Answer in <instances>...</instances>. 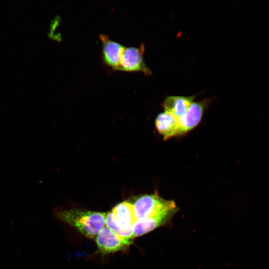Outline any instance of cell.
Instances as JSON below:
<instances>
[{
	"label": "cell",
	"instance_id": "2",
	"mask_svg": "<svg viewBox=\"0 0 269 269\" xmlns=\"http://www.w3.org/2000/svg\"><path fill=\"white\" fill-rule=\"evenodd\" d=\"M137 220L132 203L125 201L106 214L105 226L120 236L132 241L133 226Z\"/></svg>",
	"mask_w": 269,
	"mask_h": 269
},
{
	"label": "cell",
	"instance_id": "7",
	"mask_svg": "<svg viewBox=\"0 0 269 269\" xmlns=\"http://www.w3.org/2000/svg\"><path fill=\"white\" fill-rule=\"evenodd\" d=\"M99 37L102 43V59L104 63L114 70H118L123 51L125 46L105 34Z\"/></svg>",
	"mask_w": 269,
	"mask_h": 269
},
{
	"label": "cell",
	"instance_id": "6",
	"mask_svg": "<svg viewBox=\"0 0 269 269\" xmlns=\"http://www.w3.org/2000/svg\"><path fill=\"white\" fill-rule=\"evenodd\" d=\"M209 101L204 100L193 102L186 113L179 118L180 134L190 131L199 124Z\"/></svg>",
	"mask_w": 269,
	"mask_h": 269
},
{
	"label": "cell",
	"instance_id": "1",
	"mask_svg": "<svg viewBox=\"0 0 269 269\" xmlns=\"http://www.w3.org/2000/svg\"><path fill=\"white\" fill-rule=\"evenodd\" d=\"M106 213L99 212L69 210L60 212V220L76 228L88 238L96 237L105 226Z\"/></svg>",
	"mask_w": 269,
	"mask_h": 269
},
{
	"label": "cell",
	"instance_id": "9",
	"mask_svg": "<svg viewBox=\"0 0 269 269\" xmlns=\"http://www.w3.org/2000/svg\"><path fill=\"white\" fill-rule=\"evenodd\" d=\"M195 96L167 97L162 103L164 112L179 118L183 116L194 102Z\"/></svg>",
	"mask_w": 269,
	"mask_h": 269
},
{
	"label": "cell",
	"instance_id": "10",
	"mask_svg": "<svg viewBox=\"0 0 269 269\" xmlns=\"http://www.w3.org/2000/svg\"><path fill=\"white\" fill-rule=\"evenodd\" d=\"M173 214L168 213L137 220L133 226V238L143 235L164 225Z\"/></svg>",
	"mask_w": 269,
	"mask_h": 269
},
{
	"label": "cell",
	"instance_id": "3",
	"mask_svg": "<svg viewBox=\"0 0 269 269\" xmlns=\"http://www.w3.org/2000/svg\"><path fill=\"white\" fill-rule=\"evenodd\" d=\"M133 205L137 220L168 213L174 214L177 210L173 201L164 199L156 194L141 196Z\"/></svg>",
	"mask_w": 269,
	"mask_h": 269
},
{
	"label": "cell",
	"instance_id": "5",
	"mask_svg": "<svg viewBox=\"0 0 269 269\" xmlns=\"http://www.w3.org/2000/svg\"><path fill=\"white\" fill-rule=\"evenodd\" d=\"M99 251L104 254L124 250L132 243V241L124 238L104 226L95 237Z\"/></svg>",
	"mask_w": 269,
	"mask_h": 269
},
{
	"label": "cell",
	"instance_id": "4",
	"mask_svg": "<svg viewBox=\"0 0 269 269\" xmlns=\"http://www.w3.org/2000/svg\"><path fill=\"white\" fill-rule=\"evenodd\" d=\"M144 51V44H141L139 47H125L118 70L141 72L146 75H151L152 72L146 65L143 59Z\"/></svg>",
	"mask_w": 269,
	"mask_h": 269
},
{
	"label": "cell",
	"instance_id": "8",
	"mask_svg": "<svg viewBox=\"0 0 269 269\" xmlns=\"http://www.w3.org/2000/svg\"><path fill=\"white\" fill-rule=\"evenodd\" d=\"M155 125L164 139L180 135L179 118L167 112H164L157 115Z\"/></svg>",
	"mask_w": 269,
	"mask_h": 269
}]
</instances>
